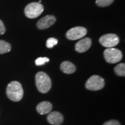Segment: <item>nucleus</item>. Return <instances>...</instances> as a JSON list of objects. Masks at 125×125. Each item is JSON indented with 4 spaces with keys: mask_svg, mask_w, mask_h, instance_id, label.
<instances>
[{
    "mask_svg": "<svg viewBox=\"0 0 125 125\" xmlns=\"http://www.w3.org/2000/svg\"><path fill=\"white\" fill-rule=\"evenodd\" d=\"M52 109V104L49 101L41 102L37 106V111L41 115L49 114Z\"/></svg>",
    "mask_w": 125,
    "mask_h": 125,
    "instance_id": "11",
    "label": "nucleus"
},
{
    "mask_svg": "<svg viewBox=\"0 0 125 125\" xmlns=\"http://www.w3.org/2000/svg\"><path fill=\"white\" fill-rule=\"evenodd\" d=\"M47 120L51 125H60L63 122L64 118L60 112L53 111L49 114L47 117Z\"/></svg>",
    "mask_w": 125,
    "mask_h": 125,
    "instance_id": "9",
    "label": "nucleus"
},
{
    "mask_svg": "<svg viewBox=\"0 0 125 125\" xmlns=\"http://www.w3.org/2000/svg\"><path fill=\"white\" fill-rule=\"evenodd\" d=\"M87 30L83 27H75L69 30L66 33L67 38L70 40L81 39L86 35Z\"/></svg>",
    "mask_w": 125,
    "mask_h": 125,
    "instance_id": "7",
    "label": "nucleus"
},
{
    "mask_svg": "<svg viewBox=\"0 0 125 125\" xmlns=\"http://www.w3.org/2000/svg\"><path fill=\"white\" fill-rule=\"evenodd\" d=\"M49 62V59L48 57H39V58L37 59L35 61V63L37 65H43L46 62Z\"/></svg>",
    "mask_w": 125,
    "mask_h": 125,
    "instance_id": "17",
    "label": "nucleus"
},
{
    "mask_svg": "<svg viewBox=\"0 0 125 125\" xmlns=\"http://www.w3.org/2000/svg\"><path fill=\"white\" fill-rule=\"evenodd\" d=\"M58 42V40L55 38H49L46 41V47L48 48H53L54 45L57 44Z\"/></svg>",
    "mask_w": 125,
    "mask_h": 125,
    "instance_id": "16",
    "label": "nucleus"
},
{
    "mask_svg": "<svg viewBox=\"0 0 125 125\" xmlns=\"http://www.w3.org/2000/svg\"><path fill=\"white\" fill-rule=\"evenodd\" d=\"M103 125H121V123L116 120H110L104 123Z\"/></svg>",
    "mask_w": 125,
    "mask_h": 125,
    "instance_id": "18",
    "label": "nucleus"
},
{
    "mask_svg": "<svg viewBox=\"0 0 125 125\" xmlns=\"http://www.w3.org/2000/svg\"><path fill=\"white\" fill-rule=\"evenodd\" d=\"M6 93L10 100L16 102L21 100L24 94L22 86L18 81H12L9 83L7 86Z\"/></svg>",
    "mask_w": 125,
    "mask_h": 125,
    "instance_id": "1",
    "label": "nucleus"
},
{
    "mask_svg": "<svg viewBox=\"0 0 125 125\" xmlns=\"http://www.w3.org/2000/svg\"><path fill=\"white\" fill-rule=\"evenodd\" d=\"M60 69L65 74H71L76 71V67L72 62L65 61L61 64Z\"/></svg>",
    "mask_w": 125,
    "mask_h": 125,
    "instance_id": "12",
    "label": "nucleus"
},
{
    "mask_svg": "<svg viewBox=\"0 0 125 125\" xmlns=\"http://www.w3.org/2000/svg\"><path fill=\"white\" fill-rule=\"evenodd\" d=\"M122 52L116 48H107L104 52V57L105 60L111 64L119 62L122 59Z\"/></svg>",
    "mask_w": 125,
    "mask_h": 125,
    "instance_id": "4",
    "label": "nucleus"
},
{
    "mask_svg": "<svg viewBox=\"0 0 125 125\" xmlns=\"http://www.w3.org/2000/svg\"><path fill=\"white\" fill-rule=\"evenodd\" d=\"M43 7L39 2H31L26 6L24 13L28 18L34 19L40 16L43 11Z\"/></svg>",
    "mask_w": 125,
    "mask_h": 125,
    "instance_id": "3",
    "label": "nucleus"
},
{
    "mask_svg": "<svg viewBox=\"0 0 125 125\" xmlns=\"http://www.w3.org/2000/svg\"><path fill=\"white\" fill-rule=\"evenodd\" d=\"M11 50V45L4 40H0V54L9 52Z\"/></svg>",
    "mask_w": 125,
    "mask_h": 125,
    "instance_id": "13",
    "label": "nucleus"
},
{
    "mask_svg": "<svg viewBox=\"0 0 125 125\" xmlns=\"http://www.w3.org/2000/svg\"><path fill=\"white\" fill-rule=\"evenodd\" d=\"M56 18L53 15H47L39 20L37 27L39 29H46L51 27L56 22Z\"/></svg>",
    "mask_w": 125,
    "mask_h": 125,
    "instance_id": "8",
    "label": "nucleus"
},
{
    "mask_svg": "<svg viewBox=\"0 0 125 125\" xmlns=\"http://www.w3.org/2000/svg\"><path fill=\"white\" fill-rule=\"evenodd\" d=\"M92 40L89 38H85L81 40L75 44V50L79 53H83L90 48Z\"/></svg>",
    "mask_w": 125,
    "mask_h": 125,
    "instance_id": "10",
    "label": "nucleus"
},
{
    "mask_svg": "<svg viewBox=\"0 0 125 125\" xmlns=\"http://www.w3.org/2000/svg\"><path fill=\"white\" fill-rule=\"evenodd\" d=\"M114 0H97L96 4L101 7H105L110 5L112 4Z\"/></svg>",
    "mask_w": 125,
    "mask_h": 125,
    "instance_id": "15",
    "label": "nucleus"
},
{
    "mask_svg": "<svg viewBox=\"0 0 125 125\" xmlns=\"http://www.w3.org/2000/svg\"><path fill=\"white\" fill-rule=\"evenodd\" d=\"M99 42L103 46L106 48H114L119 42V38L115 34H107L101 36L99 39Z\"/></svg>",
    "mask_w": 125,
    "mask_h": 125,
    "instance_id": "6",
    "label": "nucleus"
},
{
    "mask_svg": "<svg viewBox=\"0 0 125 125\" xmlns=\"http://www.w3.org/2000/svg\"><path fill=\"white\" fill-rule=\"evenodd\" d=\"M5 31L6 29L4 23L2 22V20H0V35H3L5 32Z\"/></svg>",
    "mask_w": 125,
    "mask_h": 125,
    "instance_id": "19",
    "label": "nucleus"
},
{
    "mask_svg": "<svg viewBox=\"0 0 125 125\" xmlns=\"http://www.w3.org/2000/svg\"><path fill=\"white\" fill-rule=\"evenodd\" d=\"M104 86H105L104 79L101 76L96 75L92 76L89 78L85 84V87L87 89L93 90V91L102 89Z\"/></svg>",
    "mask_w": 125,
    "mask_h": 125,
    "instance_id": "5",
    "label": "nucleus"
},
{
    "mask_svg": "<svg viewBox=\"0 0 125 125\" xmlns=\"http://www.w3.org/2000/svg\"><path fill=\"white\" fill-rule=\"evenodd\" d=\"M114 71L117 75L121 76H125V64L124 63H121L117 65L114 68Z\"/></svg>",
    "mask_w": 125,
    "mask_h": 125,
    "instance_id": "14",
    "label": "nucleus"
},
{
    "mask_svg": "<svg viewBox=\"0 0 125 125\" xmlns=\"http://www.w3.org/2000/svg\"><path fill=\"white\" fill-rule=\"evenodd\" d=\"M36 86L39 92L42 93H46L51 90L52 81L48 74L44 72H38L35 75Z\"/></svg>",
    "mask_w": 125,
    "mask_h": 125,
    "instance_id": "2",
    "label": "nucleus"
}]
</instances>
